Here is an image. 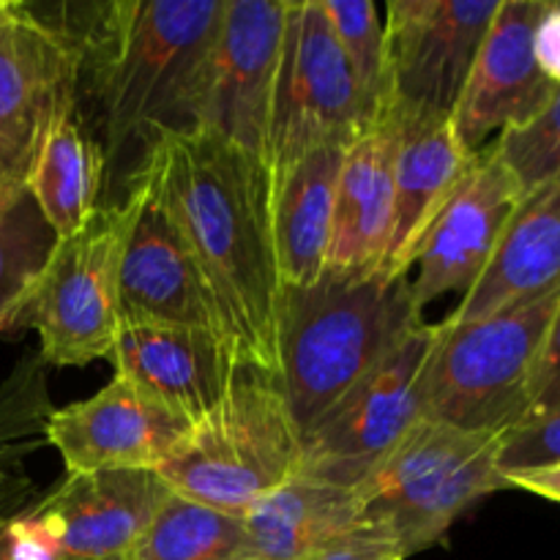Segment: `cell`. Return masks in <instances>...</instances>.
I'll use <instances>...</instances> for the list:
<instances>
[{
  "label": "cell",
  "mask_w": 560,
  "mask_h": 560,
  "mask_svg": "<svg viewBox=\"0 0 560 560\" xmlns=\"http://www.w3.org/2000/svg\"><path fill=\"white\" fill-rule=\"evenodd\" d=\"M88 14L80 31L49 22L80 52L102 109L104 156L195 129L224 0H118Z\"/></svg>",
  "instance_id": "7a4b0ae2"
},
{
  "label": "cell",
  "mask_w": 560,
  "mask_h": 560,
  "mask_svg": "<svg viewBox=\"0 0 560 560\" xmlns=\"http://www.w3.org/2000/svg\"><path fill=\"white\" fill-rule=\"evenodd\" d=\"M506 487H520V490H528L534 492V495L547 498V501L560 503V465L509 476Z\"/></svg>",
  "instance_id": "836d02e7"
},
{
  "label": "cell",
  "mask_w": 560,
  "mask_h": 560,
  "mask_svg": "<svg viewBox=\"0 0 560 560\" xmlns=\"http://www.w3.org/2000/svg\"><path fill=\"white\" fill-rule=\"evenodd\" d=\"M492 151L512 170L523 195L556 180L560 175V88L528 124L501 131Z\"/></svg>",
  "instance_id": "83f0119b"
},
{
  "label": "cell",
  "mask_w": 560,
  "mask_h": 560,
  "mask_svg": "<svg viewBox=\"0 0 560 560\" xmlns=\"http://www.w3.org/2000/svg\"><path fill=\"white\" fill-rule=\"evenodd\" d=\"M80 52L33 5L0 0V217L27 195L49 129L77 107Z\"/></svg>",
  "instance_id": "9c48e42d"
},
{
  "label": "cell",
  "mask_w": 560,
  "mask_h": 560,
  "mask_svg": "<svg viewBox=\"0 0 560 560\" xmlns=\"http://www.w3.org/2000/svg\"><path fill=\"white\" fill-rule=\"evenodd\" d=\"M552 465H560V405L503 432L501 459H498L503 481L514 474L552 468Z\"/></svg>",
  "instance_id": "f1b7e54d"
},
{
  "label": "cell",
  "mask_w": 560,
  "mask_h": 560,
  "mask_svg": "<svg viewBox=\"0 0 560 560\" xmlns=\"http://www.w3.org/2000/svg\"><path fill=\"white\" fill-rule=\"evenodd\" d=\"M104 162L107 156L82 126L80 109H66L49 129L27 180V195L55 238L80 233L98 211Z\"/></svg>",
  "instance_id": "cb8c5ba5"
},
{
  "label": "cell",
  "mask_w": 560,
  "mask_h": 560,
  "mask_svg": "<svg viewBox=\"0 0 560 560\" xmlns=\"http://www.w3.org/2000/svg\"><path fill=\"white\" fill-rule=\"evenodd\" d=\"M435 342L421 323L381 364L366 372L304 435L299 474L359 490L361 481L421 419L419 377Z\"/></svg>",
  "instance_id": "8fae6325"
},
{
  "label": "cell",
  "mask_w": 560,
  "mask_h": 560,
  "mask_svg": "<svg viewBox=\"0 0 560 560\" xmlns=\"http://www.w3.org/2000/svg\"><path fill=\"white\" fill-rule=\"evenodd\" d=\"M189 430L184 416L115 375L91 399L52 410L44 438L60 454L66 474L159 470Z\"/></svg>",
  "instance_id": "5bb4252c"
},
{
  "label": "cell",
  "mask_w": 560,
  "mask_h": 560,
  "mask_svg": "<svg viewBox=\"0 0 560 560\" xmlns=\"http://www.w3.org/2000/svg\"><path fill=\"white\" fill-rule=\"evenodd\" d=\"M118 560H124V558H118Z\"/></svg>",
  "instance_id": "d590c367"
},
{
  "label": "cell",
  "mask_w": 560,
  "mask_h": 560,
  "mask_svg": "<svg viewBox=\"0 0 560 560\" xmlns=\"http://www.w3.org/2000/svg\"><path fill=\"white\" fill-rule=\"evenodd\" d=\"M301 459L304 435L277 381L244 372L156 474L175 495L244 517L252 503L299 474Z\"/></svg>",
  "instance_id": "5b68a950"
},
{
  "label": "cell",
  "mask_w": 560,
  "mask_h": 560,
  "mask_svg": "<svg viewBox=\"0 0 560 560\" xmlns=\"http://www.w3.org/2000/svg\"><path fill=\"white\" fill-rule=\"evenodd\" d=\"M498 9L501 0H392L381 118L394 129L452 124Z\"/></svg>",
  "instance_id": "ba28073f"
},
{
  "label": "cell",
  "mask_w": 560,
  "mask_h": 560,
  "mask_svg": "<svg viewBox=\"0 0 560 560\" xmlns=\"http://www.w3.org/2000/svg\"><path fill=\"white\" fill-rule=\"evenodd\" d=\"M370 126L359 82L320 0H288L268 170L323 145L348 148Z\"/></svg>",
  "instance_id": "30bf717a"
},
{
  "label": "cell",
  "mask_w": 560,
  "mask_h": 560,
  "mask_svg": "<svg viewBox=\"0 0 560 560\" xmlns=\"http://www.w3.org/2000/svg\"><path fill=\"white\" fill-rule=\"evenodd\" d=\"M178 224L241 370L277 381L282 277L271 170L206 129L170 131L140 167Z\"/></svg>",
  "instance_id": "6da1fadb"
},
{
  "label": "cell",
  "mask_w": 560,
  "mask_h": 560,
  "mask_svg": "<svg viewBox=\"0 0 560 560\" xmlns=\"http://www.w3.org/2000/svg\"><path fill=\"white\" fill-rule=\"evenodd\" d=\"M501 435L419 419L359 485L361 520L394 536L405 558L446 541L481 498L506 490Z\"/></svg>",
  "instance_id": "8992f818"
},
{
  "label": "cell",
  "mask_w": 560,
  "mask_h": 560,
  "mask_svg": "<svg viewBox=\"0 0 560 560\" xmlns=\"http://www.w3.org/2000/svg\"><path fill=\"white\" fill-rule=\"evenodd\" d=\"M124 208L126 238L118 271L120 326L164 323L222 334L200 268L142 170L135 173Z\"/></svg>",
  "instance_id": "4fadbf2b"
},
{
  "label": "cell",
  "mask_w": 560,
  "mask_h": 560,
  "mask_svg": "<svg viewBox=\"0 0 560 560\" xmlns=\"http://www.w3.org/2000/svg\"><path fill=\"white\" fill-rule=\"evenodd\" d=\"M541 11V0H501L452 118L470 153H481L492 131L528 124L556 96L558 85L547 80L534 55Z\"/></svg>",
  "instance_id": "2e32d148"
},
{
  "label": "cell",
  "mask_w": 560,
  "mask_h": 560,
  "mask_svg": "<svg viewBox=\"0 0 560 560\" xmlns=\"http://www.w3.org/2000/svg\"><path fill=\"white\" fill-rule=\"evenodd\" d=\"M560 288L474 323H438L419 377L421 419L503 435L530 408L536 364Z\"/></svg>",
  "instance_id": "277c9868"
},
{
  "label": "cell",
  "mask_w": 560,
  "mask_h": 560,
  "mask_svg": "<svg viewBox=\"0 0 560 560\" xmlns=\"http://www.w3.org/2000/svg\"><path fill=\"white\" fill-rule=\"evenodd\" d=\"M55 233L31 195L0 217V334L16 331V317L42 273Z\"/></svg>",
  "instance_id": "484cf974"
},
{
  "label": "cell",
  "mask_w": 560,
  "mask_h": 560,
  "mask_svg": "<svg viewBox=\"0 0 560 560\" xmlns=\"http://www.w3.org/2000/svg\"><path fill=\"white\" fill-rule=\"evenodd\" d=\"M244 520L170 492L124 560H244Z\"/></svg>",
  "instance_id": "d4e9b609"
},
{
  "label": "cell",
  "mask_w": 560,
  "mask_h": 560,
  "mask_svg": "<svg viewBox=\"0 0 560 560\" xmlns=\"http://www.w3.org/2000/svg\"><path fill=\"white\" fill-rule=\"evenodd\" d=\"M397 129L381 118L345 151L334 197L326 277L366 279L383 273L394 222Z\"/></svg>",
  "instance_id": "d6986e66"
},
{
  "label": "cell",
  "mask_w": 560,
  "mask_h": 560,
  "mask_svg": "<svg viewBox=\"0 0 560 560\" xmlns=\"http://www.w3.org/2000/svg\"><path fill=\"white\" fill-rule=\"evenodd\" d=\"M523 197L517 178L492 145L481 151L476 167L416 249L410 293L421 312L448 293L465 295L479 282Z\"/></svg>",
  "instance_id": "9a60e30c"
},
{
  "label": "cell",
  "mask_w": 560,
  "mask_h": 560,
  "mask_svg": "<svg viewBox=\"0 0 560 560\" xmlns=\"http://www.w3.org/2000/svg\"><path fill=\"white\" fill-rule=\"evenodd\" d=\"M345 151L323 145L271 170L273 246L284 290L312 288L326 277Z\"/></svg>",
  "instance_id": "44dd1931"
},
{
  "label": "cell",
  "mask_w": 560,
  "mask_h": 560,
  "mask_svg": "<svg viewBox=\"0 0 560 560\" xmlns=\"http://www.w3.org/2000/svg\"><path fill=\"white\" fill-rule=\"evenodd\" d=\"M560 288V175L523 197L479 282L446 323H474Z\"/></svg>",
  "instance_id": "ffe728a7"
},
{
  "label": "cell",
  "mask_w": 560,
  "mask_h": 560,
  "mask_svg": "<svg viewBox=\"0 0 560 560\" xmlns=\"http://www.w3.org/2000/svg\"><path fill=\"white\" fill-rule=\"evenodd\" d=\"M534 55L547 80L560 88V3H545L534 31Z\"/></svg>",
  "instance_id": "d6a6232c"
},
{
  "label": "cell",
  "mask_w": 560,
  "mask_h": 560,
  "mask_svg": "<svg viewBox=\"0 0 560 560\" xmlns=\"http://www.w3.org/2000/svg\"><path fill=\"white\" fill-rule=\"evenodd\" d=\"M107 361L115 375L140 386L189 424L219 408L246 372L222 334L164 323L120 326Z\"/></svg>",
  "instance_id": "e0dca14e"
},
{
  "label": "cell",
  "mask_w": 560,
  "mask_h": 560,
  "mask_svg": "<svg viewBox=\"0 0 560 560\" xmlns=\"http://www.w3.org/2000/svg\"><path fill=\"white\" fill-rule=\"evenodd\" d=\"M560 405V306L552 317V326L547 331L545 348H541L539 364H536L534 386H530V408L525 419L547 413ZM523 419V421H525Z\"/></svg>",
  "instance_id": "1f68e13d"
},
{
  "label": "cell",
  "mask_w": 560,
  "mask_h": 560,
  "mask_svg": "<svg viewBox=\"0 0 560 560\" xmlns=\"http://www.w3.org/2000/svg\"><path fill=\"white\" fill-rule=\"evenodd\" d=\"M126 238V208L98 206L80 233L55 241L33 282L16 331L38 334V361L85 366L109 359L120 328L118 271Z\"/></svg>",
  "instance_id": "52a82bcc"
},
{
  "label": "cell",
  "mask_w": 560,
  "mask_h": 560,
  "mask_svg": "<svg viewBox=\"0 0 560 560\" xmlns=\"http://www.w3.org/2000/svg\"><path fill=\"white\" fill-rule=\"evenodd\" d=\"M156 470H93L66 479L33 506L55 525L69 560H118L170 495Z\"/></svg>",
  "instance_id": "ac0fdd59"
},
{
  "label": "cell",
  "mask_w": 560,
  "mask_h": 560,
  "mask_svg": "<svg viewBox=\"0 0 560 560\" xmlns=\"http://www.w3.org/2000/svg\"><path fill=\"white\" fill-rule=\"evenodd\" d=\"M304 560H405V552L399 550L392 534H386L377 525L359 520L348 530L323 541Z\"/></svg>",
  "instance_id": "4dcf8cb0"
},
{
  "label": "cell",
  "mask_w": 560,
  "mask_h": 560,
  "mask_svg": "<svg viewBox=\"0 0 560 560\" xmlns=\"http://www.w3.org/2000/svg\"><path fill=\"white\" fill-rule=\"evenodd\" d=\"M244 560H304L361 520L355 490L295 474L244 512Z\"/></svg>",
  "instance_id": "603a6c76"
},
{
  "label": "cell",
  "mask_w": 560,
  "mask_h": 560,
  "mask_svg": "<svg viewBox=\"0 0 560 560\" xmlns=\"http://www.w3.org/2000/svg\"><path fill=\"white\" fill-rule=\"evenodd\" d=\"M5 517H9V514L0 512V560H5V556H3V525H5Z\"/></svg>",
  "instance_id": "e575fe53"
},
{
  "label": "cell",
  "mask_w": 560,
  "mask_h": 560,
  "mask_svg": "<svg viewBox=\"0 0 560 560\" xmlns=\"http://www.w3.org/2000/svg\"><path fill=\"white\" fill-rule=\"evenodd\" d=\"M421 323L410 277H323L312 288L284 290L277 386L301 435Z\"/></svg>",
  "instance_id": "3957f363"
},
{
  "label": "cell",
  "mask_w": 560,
  "mask_h": 560,
  "mask_svg": "<svg viewBox=\"0 0 560 560\" xmlns=\"http://www.w3.org/2000/svg\"><path fill=\"white\" fill-rule=\"evenodd\" d=\"M3 556L5 560H69L55 525L36 506L5 517Z\"/></svg>",
  "instance_id": "f546056e"
},
{
  "label": "cell",
  "mask_w": 560,
  "mask_h": 560,
  "mask_svg": "<svg viewBox=\"0 0 560 560\" xmlns=\"http://www.w3.org/2000/svg\"><path fill=\"white\" fill-rule=\"evenodd\" d=\"M288 0H224L195 129L222 137L268 167Z\"/></svg>",
  "instance_id": "7c38bea8"
},
{
  "label": "cell",
  "mask_w": 560,
  "mask_h": 560,
  "mask_svg": "<svg viewBox=\"0 0 560 560\" xmlns=\"http://www.w3.org/2000/svg\"><path fill=\"white\" fill-rule=\"evenodd\" d=\"M479 153L459 142L454 124L397 129L394 159V222L383 273L410 277L427 230L465 184Z\"/></svg>",
  "instance_id": "7402d4cb"
},
{
  "label": "cell",
  "mask_w": 560,
  "mask_h": 560,
  "mask_svg": "<svg viewBox=\"0 0 560 560\" xmlns=\"http://www.w3.org/2000/svg\"><path fill=\"white\" fill-rule=\"evenodd\" d=\"M323 14L331 22L337 44L348 58L350 71L359 82L361 98L377 124L383 107V85H386V27L370 0H320Z\"/></svg>",
  "instance_id": "4316f807"
}]
</instances>
